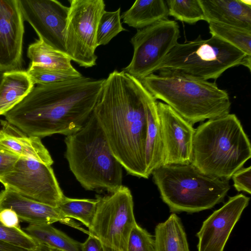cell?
<instances>
[{
  "instance_id": "6da1fadb",
  "label": "cell",
  "mask_w": 251,
  "mask_h": 251,
  "mask_svg": "<svg viewBox=\"0 0 251 251\" xmlns=\"http://www.w3.org/2000/svg\"><path fill=\"white\" fill-rule=\"evenodd\" d=\"M149 94L140 80L114 70L104 79L93 111L115 157L128 174L144 178Z\"/></svg>"
},
{
  "instance_id": "7a4b0ae2",
  "label": "cell",
  "mask_w": 251,
  "mask_h": 251,
  "mask_svg": "<svg viewBox=\"0 0 251 251\" xmlns=\"http://www.w3.org/2000/svg\"><path fill=\"white\" fill-rule=\"evenodd\" d=\"M104 80L82 75L38 84L4 116L29 136H68L80 129L93 113Z\"/></svg>"
},
{
  "instance_id": "3957f363",
  "label": "cell",
  "mask_w": 251,
  "mask_h": 251,
  "mask_svg": "<svg viewBox=\"0 0 251 251\" xmlns=\"http://www.w3.org/2000/svg\"><path fill=\"white\" fill-rule=\"evenodd\" d=\"M141 82L155 100L163 101L192 125L229 113L228 93L215 82L171 69L160 70Z\"/></svg>"
},
{
  "instance_id": "277c9868",
  "label": "cell",
  "mask_w": 251,
  "mask_h": 251,
  "mask_svg": "<svg viewBox=\"0 0 251 251\" xmlns=\"http://www.w3.org/2000/svg\"><path fill=\"white\" fill-rule=\"evenodd\" d=\"M251 157L249 139L234 114L209 119L196 129L191 164L203 174L229 180Z\"/></svg>"
},
{
  "instance_id": "5b68a950",
  "label": "cell",
  "mask_w": 251,
  "mask_h": 251,
  "mask_svg": "<svg viewBox=\"0 0 251 251\" xmlns=\"http://www.w3.org/2000/svg\"><path fill=\"white\" fill-rule=\"evenodd\" d=\"M65 143L70 169L86 190L111 194L123 185V168L113 154L93 112L80 129L66 137Z\"/></svg>"
},
{
  "instance_id": "8992f818",
  "label": "cell",
  "mask_w": 251,
  "mask_h": 251,
  "mask_svg": "<svg viewBox=\"0 0 251 251\" xmlns=\"http://www.w3.org/2000/svg\"><path fill=\"white\" fill-rule=\"evenodd\" d=\"M151 175L162 201L174 213L211 209L223 201L230 188L229 180L205 175L191 163L164 165Z\"/></svg>"
},
{
  "instance_id": "52a82bcc",
  "label": "cell",
  "mask_w": 251,
  "mask_h": 251,
  "mask_svg": "<svg viewBox=\"0 0 251 251\" xmlns=\"http://www.w3.org/2000/svg\"><path fill=\"white\" fill-rule=\"evenodd\" d=\"M246 55L214 36L177 43L156 69L182 72L198 78L217 79L226 70L241 65Z\"/></svg>"
},
{
  "instance_id": "ba28073f",
  "label": "cell",
  "mask_w": 251,
  "mask_h": 251,
  "mask_svg": "<svg viewBox=\"0 0 251 251\" xmlns=\"http://www.w3.org/2000/svg\"><path fill=\"white\" fill-rule=\"evenodd\" d=\"M98 198L89 234L100 240L104 251H127L130 231L137 224L129 189L122 185L110 195Z\"/></svg>"
},
{
  "instance_id": "9c48e42d",
  "label": "cell",
  "mask_w": 251,
  "mask_h": 251,
  "mask_svg": "<svg viewBox=\"0 0 251 251\" xmlns=\"http://www.w3.org/2000/svg\"><path fill=\"white\" fill-rule=\"evenodd\" d=\"M65 32L67 55L79 66L96 65L97 30L100 18L105 11L103 0H70Z\"/></svg>"
},
{
  "instance_id": "30bf717a",
  "label": "cell",
  "mask_w": 251,
  "mask_h": 251,
  "mask_svg": "<svg viewBox=\"0 0 251 251\" xmlns=\"http://www.w3.org/2000/svg\"><path fill=\"white\" fill-rule=\"evenodd\" d=\"M179 38L178 23L168 19L137 29L130 40L134 50L132 58L122 71L141 81L156 71Z\"/></svg>"
},
{
  "instance_id": "8fae6325",
  "label": "cell",
  "mask_w": 251,
  "mask_h": 251,
  "mask_svg": "<svg viewBox=\"0 0 251 251\" xmlns=\"http://www.w3.org/2000/svg\"><path fill=\"white\" fill-rule=\"evenodd\" d=\"M51 166L19 158L13 169L0 177V182L24 197L57 207L65 195Z\"/></svg>"
},
{
  "instance_id": "7c38bea8",
  "label": "cell",
  "mask_w": 251,
  "mask_h": 251,
  "mask_svg": "<svg viewBox=\"0 0 251 251\" xmlns=\"http://www.w3.org/2000/svg\"><path fill=\"white\" fill-rule=\"evenodd\" d=\"M24 21L34 29L39 39L67 55L65 32L69 7L56 0H18Z\"/></svg>"
},
{
  "instance_id": "4fadbf2b",
  "label": "cell",
  "mask_w": 251,
  "mask_h": 251,
  "mask_svg": "<svg viewBox=\"0 0 251 251\" xmlns=\"http://www.w3.org/2000/svg\"><path fill=\"white\" fill-rule=\"evenodd\" d=\"M157 108L163 143V165L191 164L196 129L168 104L158 101Z\"/></svg>"
},
{
  "instance_id": "5bb4252c",
  "label": "cell",
  "mask_w": 251,
  "mask_h": 251,
  "mask_svg": "<svg viewBox=\"0 0 251 251\" xmlns=\"http://www.w3.org/2000/svg\"><path fill=\"white\" fill-rule=\"evenodd\" d=\"M250 198L243 194L230 197L202 223L197 236L198 251H224L230 234L239 220Z\"/></svg>"
},
{
  "instance_id": "9a60e30c",
  "label": "cell",
  "mask_w": 251,
  "mask_h": 251,
  "mask_svg": "<svg viewBox=\"0 0 251 251\" xmlns=\"http://www.w3.org/2000/svg\"><path fill=\"white\" fill-rule=\"evenodd\" d=\"M24 22L18 0H0V71L22 70Z\"/></svg>"
},
{
  "instance_id": "2e32d148",
  "label": "cell",
  "mask_w": 251,
  "mask_h": 251,
  "mask_svg": "<svg viewBox=\"0 0 251 251\" xmlns=\"http://www.w3.org/2000/svg\"><path fill=\"white\" fill-rule=\"evenodd\" d=\"M10 208L17 214L20 221L35 225H51L59 222L89 234L71 218L66 217L57 207L24 197L9 189L0 191V210Z\"/></svg>"
},
{
  "instance_id": "e0dca14e",
  "label": "cell",
  "mask_w": 251,
  "mask_h": 251,
  "mask_svg": "<svg viewBox=\"0 0 251 251\" xmlns=\"http://www.w3.org/2000/svg\"><path fill=\"white\" fill-rule=\"evenodd\" d=\"M0 150L19 158L51 166L53 161L41 138L29 136L6 120H0Z\"/></svg>"
},
{
  "instance_id": "ac0fdd59",
  "label": "cell",
  "mask_w": 251,
  "mask_h": 251,
  "mask_svg": "<svg viewBox=\"0 0 251 251\" xmlns=\"http://www.w3.org/2000/svg\"><path fill=\"white\" fill-rule=\"evenodd\" d=\"M205 21L251 31V6L242 0H200Z\"/></svg>"
},
{
  "instance_id": "d6986e66",
  "label": "cell",
  "mask_w": 251,
  "mask_h": 251,
  "mask_svg": "<svg viewBox=\"0 0 251 251\" xmlns=\"http://www.w3.org/2000/svg\"><path fill=\"white\" fill-rule=\"evenodd\" d=\"M147 134L145 150L146 174L148 177L164 165V149L156 100L150 93L147 101Z\"/></svg>"
},
{
  "instance_id": "ffe728a7",
  "label": "cell",
  "mask_w": 251,
  "mask_h": 251,
  "mask_svg": "<svg viewBox=\"0 0 251 251\" xmlns=\"http://www.w3.org/2000/svg\"><path fill=\"white\" fill-rule=\"evenodd\" d=\"M169 10L164 0H137L121 15L123 22L140 29L158 21L168 19Z\"/></svg>"
},
{
  "instance_id": "44dd1931",
  "label": "cell",
  "mask_w": 251,
  "mask_h": 251,
  "mask_svg": "<svg viewBox=\"0 0 251 251\" xmlns=\"http://www.w3.org/2000/svg\"><path fill=\"white\" fill-rule=\"evenodd\" d=\"M34 86L25 71L4 73L0 85V115H4L18 104Z\"/></svg>"
},
{
  "instance_id": "7402d4cb",
  "label": "cell",
  "mask_w": 251,
  "mask_h": 251,
  "mask_svg": "<svg viewBox=\"0 0 251 251\" xmlns=\"http://www.w3.org/2000/svg\"><path fill=\"white\" fill-rule=\"evenodd\" d=\"M154 242L155 251H190L182 222L174 213L156 226Z\"/></svg>"
},
{
  "instance_id": "603a6c76",
  "label": "cell",
  "mask_w": 251,
  "mask_h": 251,
  "mask_svg": "<svg viewBox=\"0 0 251 251\" xmlns=\"http://www.w3.org/2000/svg\"><path fill=\"white\" fill-rule=\"evenodd\" d=\"M25 231L38 245L57 251H81V243L51 225L29 224Z\"/></svg>"
},
{
  "instance_id": "cb8c5ba5",
  "label": "cell",
  "mask_w": 251,
  "mask_h": 251,
  "mask_svg": "<svg viewBox=\"0 0 251 251\" xmlns=\"http://www.w3.org/2000/svg\"><path fill=\"white\" fill-rule=\"evenodd\" d=\"M27 56L31 61L30 64L64 70L74 69L67 55L54 50L40 39L29 46Z\"/></svg>"
},
{
  "instance_id": "d4e9b609",
  "label": "cell",
  "mask_w": 251,
  "mask_h": 251,
  "mask_svg": "<svg viewBox=\"0 0 251 251\" xmlns=\"http://www.w3.org/2000/svg\"><path fill=\"white\" fill-rule=\"evenodd\" d=\"M99 199H74L64 196L57 207L66 217L75 219L89 228L93 221Z\"/></svg>"
},
{
  "instance_id": "484cf974",
  "label": "cell",
  "mask_w": 251,
  "mask_h": 251,
  "mask_svg": "<svg viewBox=\"0 0 251 251\" xmlns=\"http://www.w3.org/2000/svg\"><path fill=\"white\" fill-rule=\"evenodd\" d=\"M209 32L251 56V31L220 23H209Z\"/></svg>"
},
{
  "instance_id": "4316f807",
  "label": "cell",
  "mask_w": 251,
  "mask_h": 251,
  "mask_svg": "<svg viewBox=\"0 0 251 251\" xmlns=\"http://www.w3.org/2000/svg\"><path fill=\"white\" fill-rule=\"evenodd\" d=\"M166 2L169 16L176 20L189 24L205 20L200 0H167Z\"/></svg>"
},
{
  "instance_id": "83f0119b",
  "label": "cell",
  "mask_w": 251,
  "mask_h": 251,
  "mask_svg": "<svg viewBox=\"0 0 251 251\" xmlns=\"http://www.w3.org/2000/svg\"><path fill=\"white\" fill-rule=\"evenodd\" d=\"M26 73L34 84H47L80 77L82 75L75 69L60 70L30 64Z\"/></svg>"
},
{
  "instance_id": "f1b7e54d",
  "label": "cell",
  "mask_w": 251,
  "mask_h": 251,
  "mask_svg": "<svg viewBox=\"0 0 251 251\" xmlns=\"http://www.w3.org/2000/svg\"><path fill=\"white\" fill-rule=\"evenodd\" d=\"M121 8L114 11H105L101 16L97 27V45L107 44L122 31L126 30L121 23Z\"/></svg>"
},
{
  "instance_id": "f546056e",
  "label": "cell",
  "mask_w": 251,
  "mask_h": 251,
  "mask_svg": "<svg viewBox=\"0 0 251 251\" xmlns=\"http://www.w3.org/2000/svg\"><path fill=\"white\" fill-rule=\"evenodd\" d=\"M0 240L33 251L38 245L24 230L19 228H9L0 223Z\"/></svg>"
},
{
  "instance_id": "4dcf8cb0",
  "label": "cell",
  "mask_w": 251,
  "mask_h": 251,
  "mask_svg": "<svg viewBox=\"0 0 251 251\" xmlns=\"http://www.w3.org/2000/svg\"><path fill=\"white\" fill-rule=\"evenodd\" d=\"M127 251H155L154 239L146 229L136 224L130 231Z\"/></svg>"
},
{
  "instance_id": "1f68e13d",
  "label": "cell",
  "mask_w": 251,
  "mask_h": 251,
  "mask_svg": "<svg viewBox=\"0 0 251 251\" xmlns=\"http://www.w3.org/2000/svg\"><path fill=\"white\" fill-rule=\"evenodd\" d=\"M251 167L241 168L232 176L233 186L238 192L251 193Z\"/></svg>"
},
{
  "instance_id": "d6a6232c",
  "label": "cell",
  "mask_w": 251,
  "mask_h": 251,
  "mask_svg": "<svg viewBox=\"0 0 251 251\" xmlns=\"http://www.w3.org/2000/svg\"><path fill=\"white\" fill-rule=\"evenodd\" d=\"M19 157L0 150V177L9 173Z\"/></svg>"
},
{
  "instance_id": "836d02e7",
  "label": "cell",
  "mask_w": 251,
  "mask_h": 251,
  "mask_svg": "<svg viewBox=\"0 0 251 251\" xmlns=\"http://www.w3.org/2000/svg\"><path fill=\"white\" fill-rule=\"evenodd\" d=\"M20 219L16 212L11 209L0 210V223L9 228H19Z\"/></svg>"
},
{
  "instance_id": "e575fe53",
  "label": "cell",
  "mask_w": 251,
  "mask_h": 251,
  "mask_svg": "<svg viewBox=\"0 0 251 251\" xmlns=\"http://www.w3.org/2000/svg\"><path fill=\"white\" fill-rule=\"evenodd\" d=\"M88 235L86 241L81 243V251H104L100 240L91 234Z\"/></svg>"
},
{
  "instance_id": "d590c367",
  "label": "cell",
  "mask_w": 251,
  "mask_h": 251,
  "mask_svg": "<svg viewBox=\"0 0 251 251\" xmlns=\"http://www.w3.org/2000/svg\"><path fill=\"white\" fill-rule=\"evenodd\" d=\"M0 251H33L0 240Z\"/></svg>"
},
{
  "instance_id": "8d00e7d4",
  "label": "cell",
  "mask_w": 251,
  "mask_h": 251,
  "mask_svg": "<svg viewBox=\"0 0 251 251\" xmlns=\"http://www.w3.org/2000/svg\"><path fill=\"white\" fill-rule=\"evenodd\" d=\"M241 65L247 67L250 71L251 69V56L246 55L244 57Z\"/></svg>"
},
{
  "instance_id": "74e56055",
  "label": "cell",
  "mask_w": 251,
  "mask_h": 251,
  "mask_svg": "<svg viewBox=\"0 0 251 251\" xmlns=\"http://www.w3.org/2000/svg\"><path fill=\"white\" fill-rule=\"evenodd\" d=\"M35 251H57L42 245H38Z\"/></svg>"
},
{
  "instance_id": "f35d334b",
  "label": "cell",
  "mask_w": 251,
  "mask_h": 251,
  "mask_svg": "<svg viewBox=\"0 0 251 251\" xmlns=\"http://www.w3.org/2000/svg\"><path fill=\"white\" fill-rule=\"evenodd\" d=\"M4 73L3 72H1V71H0V85L2 82V79H3V75H4Z\"/></svg>"
}]
</instances>
